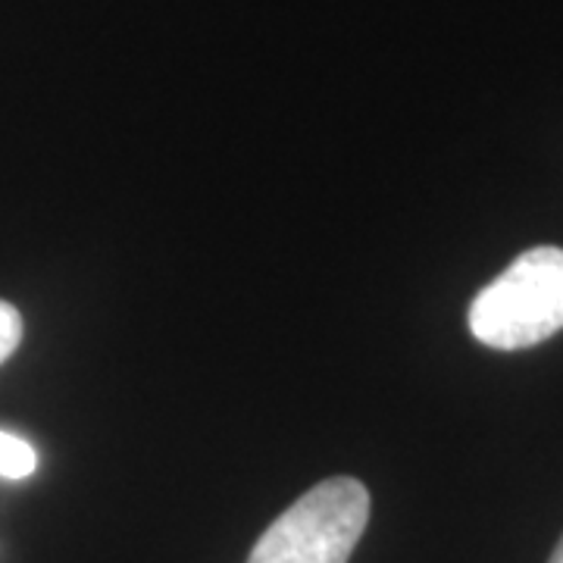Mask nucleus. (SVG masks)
I'll list each match as a JSON object with an SVG mask.
<instances>
[{"mask_svg": "<svg viewBox=\"0 0 563 563\" xmlns=\"http://www.w3.org/2000/svg\"><path fill=\"white\" fill-rule=\"evenodd\" d=\"M470 332L495 351H523L563 329V247L520 254L470 303Z\"/></svg>", "mask_w": 563, "mask_h": 563, "instance_id": "nucleus-1", "label": "nucleus"}, {"mask_svg": "<svg viewBox=\"0 0 563 563\" xmlns=\"http://www.w3.org/2000/svg\"><path fill=\"white\" fill-rule=\"evenodd\" d=\"M369 523V492L351 476L313 485L254 544L247 563H347Z\"/></svg>", "mask_w": 563, "mask_h": 563, "instance_id": "nucleus-2", "label": "nucleus"}, {"mask_svg": "<svg viewBox=\"0 0 563 563\" xmlns=\"http://www.w3.org/2000/svg\"><path fill=\"white\" fill-rule=\"evenodd\" d=\"M38 466L35 448L10 432H0V476L3 479H25Z\"/></svg>", "mask_w": 563, "mask_h": 563, "instance_id": "nucleus-3", "label": "nucleus"}, {"mask_svg": "<svg viewBox=\"0 0 563 563\" xmlns=\"http://www.w3.org/2000/svg\"><path fill=\"white\" fill-rule=\"evenodd\" d=\"M22 342V317L13 303L0 301V363L13 357V351Z\"/></svg>", "mask_w": 563, "mask_h": 563, "instance_id": "nucleus-4", "label": "nucleus"}, {"mask_svg": "<svg viewBox=\"0 0 563 563\" xmlns=\"http://www.w3.org/2000/svg\"><path fill=\"white\" fill-rule=\"evenodd\" d=\"M548 563H563V536L561 542H558V548H554V554H551V561Z\"/></svg>", "mask_w": 563, "mask_h": 563, "instance_id": "nucleus-5", "label": "nucleus"}]
</instances>
